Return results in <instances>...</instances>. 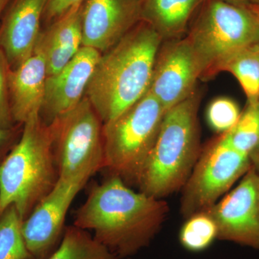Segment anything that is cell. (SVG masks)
I'll use <instances>...</instances> for the list:
<instances>
[{"label": "cell", "instance_id": "obj_27", "mask_svg": "<svg viewBox=\"0 0 259 259\" xmlns=\"http://www.w3.org/2000/svg\"><path fill=\"white\" fill-rule=\"evenodd\" d=\"M249 158L251 166L259 175V144L250 152Z\"/></svg>", "mask_w": 259, "mask_h": 259}, {"label": "cell", "instance_id": "obj_8", "mask_svg": "<svg viewBox=\"0 0 259 259\" xmlns=\"http://www.w3.org/2000/svg\"><path fill=\"white\" fill-rule=\"evenodd\" d=\"M250 167L249 156L233 148L224 134L212 140L181 190L180 210L185 219L212 207Z\"/></svg>", "mask_w": 259, "mask_h": 259}, {"label": "cell", "instance_id": "obj_14", "mask_svg": "<svg viewBox=\"0 0 259 259\" xmlns=\"http://www.w3.org/2000/svg\"><path fill=\"white\" fill-rule=\"evenodd\" d=\"M48 0H12L0 23V49L14 70L33 54Z\"/></svg>", "mask_w": 259, "mask_h": 259}, {"label": "cell", "instance_id": "obj_35", "mask_svg": "<svg viewBox=\"0 0 259 259\" xmlns=\"http://www.w3.org/2000/svg\"><path fill=\"white\" fill-rule=\"evenodd\" d=\"M127 259H130V258H127Z\"/></svg>", "mask_w": 259, "mask_h": 259}, {"label": "cell", "instance_id": "obj_5", "mask_svg": "<svg viewBox=\"0 0 259 259\" xmlns=\"http://www.w3.org/2000/svg\"><path fill=\"white\" fill-rule=\"evenodd\" d=\"M186 36L200 65L201 80L222 72L232 57L259 41V20L248 7L207 0Z\"/></svg>", "mask_w": 259, "mask_h": 259}, {"label": "cell", "instance_id": "obj_20", "mask_svg": "<svg viewBox=\"0 0 259 259\" xmlns=\"http://www.w3.org/2000/svg\"><path fill=\"white\" fill-rule=\"evenodd\" d=\"M22 223L14 204L0 213V259H30L22 233Z\"/></svg>", "mask_w": 259, "mask_h": 259}, {"label": "cell", "instance_id": "obj_25", "mask_svg": "<svg viewBox=\"0 0 259 259\" xmlns=\"http://www.w3.org/2000/svg\"><path fill=\"white\" fill-rule=\"evenodd\" d=\"M83 0H48L42 19V28L55 23L59 19L78 8Z\"/></svg>", "mask_w": 259, "mask_h": 259}, {"label": "cell", "instance_id": "obj_16", "mask_svg": "<svg viewBox=\"0 0 259 259\" xmlns=\"http://www.w3.org/2000/svg\"><path fill=\"white\" fill-rule=\"evenodd\" d=\"M81 5L40 31L34 51L44 57L48 76L61 71L82 47Z\"/></svg>", "mask_w": 259, "mask_h": 259}, {"label": "cell", "instance_id": "obj_9", "mask_svg": "<svg viewBox=\"0 0 259 259\" xmlns=\"http://www.w3.org/2000/svg\"><path fill=\"white\" fill-rule=\"evenodd\" d=\"M88 181L59 179L50 193L22 223L30 259H47L60 244L66 214Z\"/></svg>", "mask_w": 259, "mask_h": 259}, {"label": "cell", "instance_id": "obj_21", "mask_svg": "<svg viewBox=\"0 0 259 259\" xmlns=\"http://www.w3.org/2000/svg\"><path fill=\"white\" fill-rule=\"evenodd\" d=\"M228 142L240 152L248 155L259 144V105L247 103L236 125L224 133Z\"/></svg>", "mask_w": 259, "mask_h": 259}, {"label": "cell", "instance_id": "obj_28", "mask_svg": "<svg viewBox=\"0 0 259 259\" xmlns=\"http://www.w3.org/2000/svg\"><path fill=\"white\" fill-rule=\"evenodd\" d=\"M221 1L239 7H248L250 4V0H221Z\"/></svg>", "mask_w": 259, "mask_h": 259}, {"label": "cell", "instance_id": "obj_1", "mask_svg": "<svg viewBox=\"0 0 259 259\" xmlns=\"http://www.w3.org/2000/svg\"><path fill=\"white\" fill-rule=\"evenodd\" d=\"M168 204L130 188L110 175L90 189L75 214L74 226L93 237L117 259L128 258L149 245L168 214Z\"/></svg>", "mask_w": 259, "mask_h": 259}, {"label": "cell", "instance_id": "obj_19", "mask_svg": "<svg viewBox=\"0 0 259 259\" xmlns=\"http://www.w3.org/2000/svg\"><path fill=\"white\" fill-rule=\"evenodd\" d=\"M222 71L231 73L238 80L248 103L259 97V52L256 45L240 51L223 66Z\"/></svg>", "mask_w": 259, "mask_h": 259}, {"label": "cell", "instance_id": "obj_22", "mask_svg": "<svg viewBox=\"0 0 259 259\" xmlns=\"http://www.w3.org/2000/svg\"><path fill=\"white\" fill-rule=\"evenodd\" d=\"M218 237V230L212 218L205 212L186 220L180 233V241L186 249L202 251L208 248Z\"/></svg>", "mask_w": 259, "mask_h": 259}, {"label": "cell", "instance_id": "obj_17", "mask_svg": "<svg viewBox=\"0 0 259 259\" xmlns=\"http://www.w3.org/2000/svg\"><path fill=\"white\" fill-rule=\"evenodd\" d=\"M207 0H142L141 20L146 22L162 40L185 36L194 13Z\"/></svg>", "mask_w": 259, "mask_h": 259}, {"label": "cell", "instance_id": "obj_4", "mask_svg": "<svg viewBox=\"0 0 259 259\" xmlns=\"http://www.w3.org/2000/svg\"><path fill=\"white\" fill-rule=\"evenodd\" d=\"M59 180L50 125L34 114L0 165V213L14 204L23 221Z\"/></svg>", "mask_w": 259, "mask_h": 259}, {"label": "cell", "instance_id": "obj_23", "mask_svg": "<svg viewBox=\"0 0 259 259\" xmlns=\"http://www.w3.org/2000/svg\"><path fill=\"white\" fill-rule=\"evenodd\" d=\"M241 113L234 100L226 97H218L207 107V120L214 131L222 134L236 125Z\"/></svg>", "mask_w": 259, "mask_h": 259}, {"label": "cell", "instance_id": "obj_24", "mask_svg": "<svg viewBox=\"0 0 259 259\" xmlns=\"http://www.w3.org/2000/svg\"><path fill=\"white\" fill-rule=\"evenodd\" d=\"M10 68L8 59L0 49V127L12 128L15 123L12 115L9 93Z\"/></svg>", "mask_w": 259, "mask_h": 259}, {"label": "cell", "instance_id": "obj_6", "mask_svg": "<svg viewBox=\"0 0 259 259\" xmlns=\"http://www.w3.org/2000/svg\"><path fill=\"white\" fill-rule=\"evenodd\" d=\"M166 112L157 99L148 92L120 115L103 124L104 168L127 185H136Z\"/></svg>", "mask_w": 259, "mask_h": 259}, {"label": "cell", "instance_id": "obj_31", "mask_svg": "<svg viewBox=\"0 0 259 259\" xmlns=\"http://www.w3.org/2000/svg\"><path fill=\"white\" fill-rule=\"evenodd\" d=\"M250 4L259 5V0H250Z\"/></svg>", "mask_w": 259, "mask_h": 259}, {"label": "cell", "instance_id": "obj_32", "mask_svg": "<svg viewBox=\"0 0 259 259\" xmlns=\"http://www.w3.org/2000/svg\"><path fill=\"white\" fill-rule=\"evenodd\" d=\"M255 45H256L257 49H258V52H259V41L258 42H257V44H255Z\"/></svg>", "mask_w": 259, "mask_h": 259}, {"label": "cell", "instance_id": "obj_33", "mask_svg": "<svg viewBox=\"0 0 259 259\" xmlns=\"http://www.w3.org/2000/svg\"><path fill=\"white\" fill-rule=\"evenodd\" d=\"M258 105H259V97H258Z\"/></svg>", "mask_w": 259, "mask_h": 259}, {"label": "cell", "instance_id": "obj_2", "mask_svg": "<svg viewBox=\"0 0 259 259\" xmlns=\"http://www.w3.org/2000/svg\"><path fill=\"white\" fill-rule=\"evenodd\" d=\"M161 37L146 22L101 54L85 97L105 124L148 93Z\"/></svg>", "mask_w": 259, "mask_h": 259}, {"label": "cell", "instance_id": "obj_3", "mask_svg": "<svg viewBox=\"0 0 259 259\" xmlns=\"http://www.w3.org/2000/svg\"><path fill=\"white\" fill-rule=\"evenodd\" d=\"M199 89L166 111L156 143L136 185L139 191L163 199L181 190L202 151L198 112Z\"/></svg>", "mask_w": 259, "mask_h": 259}, {"label": "cell", "instance_id": "obj_15", "mask_svg": "<svg viewBox=\"0 0 259 259\" xmlns=\"http://www.w3.org/2000/svg\"><path fill=\"white\" fill-rule=\"evenodd\" d=\"M47 77L45 60L36 51L17 69H10V107L15 123L23 124L30 116L40 112Z\"/></svg>", "mask_w": 259, "mask_h": 259}, {"label": "cell", "instance_id": "obj_26", "mask_svg": "<svg viewBox=\"0 0 259 259\" xmlns=\"http://www.w3.org/2000/svg\"><path fill=\"white\" fill-rule=\"evenodd\" d=\"M23 127V124H18L12 128L0 127V165L18 142Z\"/></svg>", "mask_w": 259, "mask_h": 259}, {"label": "cell", "instance_id": "obj_30", "mask_svg": "<svg viewBox=\"0 0 259 259\" xmlns=\"http://www.w3.org/2000/svg\"><path fill=\"white\" fill-rule=\"evenodd\" d=\"M248 8H249L250 11H251L259 20V5L250 4L248 5Z\"/></svg>", "mask_w": 259, "mask_h": 259}, {"label": "cell", "instance_id": "obj_11", "mask_svg": "<svg viewBox=\"0 0 259 259\" xmlns=\"http://www.w3.org/2000/svg\"><path fill=\"white\" fill-rule=\"evenodd\" d=\"M200 79V65L185 35L162 42L148 92L166 112L188 98Z\"/></svg>", "mask_w": 259, "mask_h": 259}, {"label": "cell", "instance_id": "obj_18", "mask_svg": "<svg viewBox=\"0 0 259 259\" xmlns=\"http://www.w3.org/2000/svg\"><path fill=\"white\" fill-rule=\"evenodd\" d=\"M47 259H117L85 230L73 226L65 228L60 244Z\"/></svg>", "mask_w": 259, "mask_h": 259}, {"label": "cell", "instance_id": "obj_7", "mask_svg": "<svg viewBox=\"0 0 259 259\" xmlns=\"http://www.w3.org/2000/svg\"><path fill=\"white\" fill-rule=\"evenodd\" d=\"M49 125L59 179L88 182L105 168L103 123L86 97Z\"/></svg>", "mask_w": 259, "mask_h": 259}, {"label": "cell", "instance_id": "obj_29", "mask_svg": "<svg viewBox=\"0 0 259 259\" xmlns=\"http://www.w3.org/2000/svg\"><path fill=\"white\" fill-rule=\"evenodd\" d=\"M11 1L12 0H0V23H1L2 18L4 15L5 10Z\"/></svg>", "mask_w": 259, "mask_h": 259}, {"label": "cell", "instance_id": "obj_10", "mask_svg": "<svg viewBox=\"0 0 259 259\" xmlns=\"http://www.w3.org/2000/svg\"><path fill=\"white\" fill-rule=\"evenodd\" d=\"M203 212L215 223L218 239L259 251V175L253 167L236 188Z\"/></svg>", "mask_w": 259, "mask_h": 259}, {"label": "cell", "instance_id": "obj_13", "mask_svg": "<svg viewBox=\"0 0 259 259\" xmlns=\"http://www.w3.org/2000/svg\"><path fill=\"white\" fill-rule=\"evenodd\" d=\"M101 54L93 48L82 47L61 71L48 76L39 112L46 123L49 125L82 100Z\"/></svg>", "mask_w": 259, "mask_h": 259}, {"label": "cell", "instance_id": "obj_12", "mask_svg": "<svg viewBox=\"0 0 259 259\" xmlns=\"http://www.w3.org/2000/svg\"><path fill=\"white\" fill-rule=\"evenodd\" d=\"M82 47L103 54L141 21L140 0H83Z\"/></svg>", "mask_w": 259, "mask_h": 259}, {"label": "cell", "instance_id": "obj_34", "mask_svg": "<svg viewBox=\"0 0 259 259\" xmlns=\"http://www.w3.org/2000/svg\"><path fill=\"white\" fill-rule=\"evenodd\" d=\"M140 1H142V0H140Z\"/></svg>", "mask_w": 259, "mask_h": 259}]
</instances>
